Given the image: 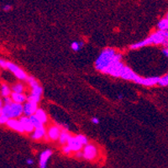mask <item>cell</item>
Returning <instances> with one entry per match:
<instances>
[{"label": "cell", "instance_id": "obj_35", "mask_svg": "<svg viewBox=\"0 0 168 168\" xmlns=\"http://www.w3.org/2000/svg\"><path fill=\"white\" fill-rule=\"evenodd\" d=\"M26 164L27 165H33L34 164V161L31 159V158H28V159H26Z\"/></svg>", "mask_w": 168, "mask_h": 168}, {"label": "cell", "instance_id": "obj_1", "mask_svg": "<svg viewBox=\"0 0 168 168\" xmlns=\"http://www.w3.org/2000/svg\"><path fill=\"white\" fill-rule=\"evenodd\" d=\"M150 45H168V42L166 36H164L163 31L158 30L151 34L148 38L141 41H139L137 43H135L130 45V49L137 50L145 46H148Z\"/></svg>", "mask_w": 168, "mask_h": 168}, {"label": "cell", "instance_id": "obj_31", "mask_svg": "<svg viewBox=\"0 0 168 168\" xmlns=\"http://www.w3.org/2000/svg\"><path fill=\"white\" fill-rule=\"evenodd\" d=\"M91 121H92V123H93L94 124H99V122H100L99 119H98V118H97V117H93V118H92Z\"/></svg>", "mask_w": 168, "mask_h": 168}, {"label": "cell", "instance_id": "obj_9", "mask_svg": "<svg viewBox=\"0 0 168 168\" xmlns=\"http://www.w3.org/2000/svg\"><path fill=\"white\" fill-rule=\"evenodd\" d=\"M139 76L135 72L133 71L132 69H130L129 66H124L121 71V73H120V78L124 80H128V81H133L135 82V80L137 79V77Z\"/></svg>", "mask_w": 168, "mask_h": 168}, {"label": "cell", "instance_id": "obj_26", "mask_svg": "<svg viewBox=\"0 0 168 168\" xmlns=\"http://www.w3.org/2000/svg\"><path fill=\"white\" fill-rule=\"evenodd\" d=\"M77 138L83 146H86L88 144V139L83 135H77Z\"/></svg>", "mask_w": 168, "mask_h": 168}, {"label": "cell", "instance_id": "obj_22", "mask_svg": "<svg viewBox=\"0 0 168 168\" xmlns=\"http://www.w3.org/2000/svg\"><path fill=\"white\" fill-rule=\"evenodd\" d=\"M30 120L31 123L33 124V126L35 127V129L40 128V127H42L43 126V124L40 121V120L36 117V115H32L30 117Z\"/></svg>", "mask_w": 168, "mask_h": 168}, {"label": "cell", "instance_id": "obj_12", "mask_svg": "<svg viewBox=\"0 0 168 168\" xmlns=\"http://www.w3.org/2000/svg\"><path fill=\"white\" fill-rule=\"evenodd\" d=\"M66 145L70 147V149H71L72 152H78V151H81V150H82L83 147V146L79 142V140H77V136H71Z\"/></svg>", "mask_w": 168, "mask_h": 168}, {"label": "cell", "instance_id": "obj_19", "mask_svg": "<svg viewBox=\"0 0 168 168\" xmlns=\"http://www.w3.org/2000/svg\"><path fill=\"white\" fill-rule=\"evenodd\" d=\"M71 135H70V134L67 132L66 130H62V133H61V135H60V137H59V142L63 145V146H65L67 144V142L69 140V139L71 137Z\"/></svg>", "mask_w": 168, "mask_h": 168}, {"label": "cell", "instance_id": "obj_20", "mask_svg": "<svg viewBox=\"0 0 168 168\" xmlns=\"http://www.w3.org/2000/svg\"><path fill=\"white\" fill-rule=\"evenodd\" d=\"M157 27L158 30L161 31H168V19L166 18L161 19L158 22Z\"/></svg>", "mask_w": 168, "mask_h": 168}, {"label": "cell", "instance_id": "obj_5", "mask_svg": "<svg viewBox=\"0 0 168 168\" xmlns=\"http://www.w3.org/2000/svg\"><path fill=\"white\" fill-rule=\"evenodd\" d=\"M121 57H122L121 55L118 54L116 59L107 67L104 71H103V73L109 74V75L114 77H120L121 71H122L123 67L124 66L123 62H121Z\"/></svg>", "mask_w": 168, "mask_h": 168}, {"label": "cell", "instance_id": "obj_37", "mask_svg": "<svg viewBox=\"0 0 168 168\" xmlns=\"http://www.w3.org/2000/svg\"><path fill=\"white\" fill-rule=\"evenodd\" d=\"M166 19H168V13H167V16H166Z\"/></svg>", "mask_w": 168, "mask_h": 168}, {"label": "cell", "instance_id": "obj_38", "mask_svg": "<svg viewBox=\"0 0 168 168\" xmlns=\"http://www.w3.org/2000/svg\"><path fill=\"white\" fill-rule=\"evenodd\" d=\"M2 114V109H0V115Z\"/></svg>", "mask_w": 168, "mask_h": 168}, {"label": "cell", "instance_id": "obj_28", "mask_svg": "<svg viewBox=\"0 0 168 168\" xmlns=\"http://www.w3.org/2000/svg\"><path fill=\"white\" fill-rule=\"evenodd\" d=\"M8 121H9V119H8L6 116H4V115L3 114L0 115V124H7Z\"/></svg>", "mask_w": 168, "mask_h": 168}, {"label": "cell", "instance_id": "obj_21", "mask_svg": "<svg viewBox=\"0 0 168 168\" xmlns=\"http://www.w3.org/2000/svg\"><path fill=\"white\" fill-rule=\"evenodd\" d=\"M11 89L9 88L7 84H2V87H1V94L4 97H9L11 95Z\"/></svg>", "mask_w": 168, "mask_h": 168}, {"label": "cell", "instance_id": "obj_16", "mask_svg": "<svg viewBox=\"0 0 168 168\" xmlns=\"http://www.w3.org/2000/svg\"><path fill=\"white\" fill-rule=\"evenodd\" d=\"M46 134H47L46 129H45L44 126H42V127H40V128L35 129V130L31 134V138L33 140H39L40 139L44 138L45 136H46Z\"/></svg>", "mask_w": 168, "mask_h": 168}, {"label": "cell", "instance_id": "obj_6", "mask_svg": "<svg viewBox=\"0 0 168 168\" xmlns=\"http://www.w3.org/2000/svg\"><path fill=\"white\" fill-rule=\"evenodd\" d=\"M83 159L86 161H92L97 157L98 155V150H97V146H94L93 144H88L84 146L83 150Z\"/></svg>", "mask_w": 168, "mask_h": 168}, {"label": "cell", "instance_id": "obj_30", "mask_svg": "<svg viewBox=\"0 0 168 168\" xmlns=\"http://www.w3.org/2000/svg\"><path fill=\"white\" fill-rule=\"evenodd\" d=\"M76 157L78 159H83V151H78L76 152Z\"/></svg>", "mask_w": 168, "mask_h": 168}, {"label": "cell", "instance_id": "obj_7", "mask_svg": "<svg viewBox=\"0 0 168 168\" xmlns=\"http://www.w3.org/2000/svg\"><path fill=\"white\" fill-rule=\"evenodd\" d=\"M7 69H9V71L12 73L14 74V76L19 80H27L28 79V76L27 74L23 71L20 67H19L17 65H15L14 63L12 62H7Z\"/></svg>", "mask_w": 168, "mask_h": 168}, {"label": "cell", "instance_id": "obj_23", "mask_svg": "<svg viewBox=\"0 0 168 168\" xmlns=\"http://www.w3.org/2000/svg\"><path fill=\"white\" fill-rule=\"evenodd\" d=\"M13 93H23L25 91V87L22 83H16L12 87Z\"/></svg>", "mask_w": 168, "mask_h": 168}, {"label": "cell", "instance_id": "obj_15", "mask_svg": "<svg viewBox=\"0 0 168 168\" xmlns=\"http://www.w3.org/2000/svg\"><path fill=\"white\" fill-rule=\"evenodd\" d=\"M19 121L21 122V124L23 125V128L25 129V132L27 133H32L35 130V127L33 126V124L31 123L30 120V117H20V120Z\"/></svg>", "mask_w": 168, "mask_h": 168}, {"label": "cell", "instance_id": "obj_3", "mask_svg": "<svg viewBox=\"0 0 168 168\" xmlns=\"http://www.w3.org/2000/svg\"><path fill=\"white\" fill-rule=\"evenodd\" d=\"M24 114V107L22 104L11 103L9 104H4L2 108V114L6 116L9 120L16 119L21 117Z\"/></svg>", "mask_w": 168, "mask_h": 168}, {"label": "cell", "instance_id": "obj_13", "mask_svg": "<svg viewBox=\"0 0 168 168\" xmlns=\"http://www.w3.org/2000/svg\"><path fill=\"white\" fill-rule=\"evenodd\" d=\"M23 107H24V114L27 117H30L32 115L35 114L37 109H38V107H37L36 103L29 102V101L25 103Z\"/></svg>", "mask_w": 168, "mask_h": 168}, {"label": "cell", "instance_id": "obj_34", "mask_svg": "<svg viewBox=\"0 0 168 168\" xmlns=\"http://www.w3.org/2000/svg\"><path fill=\"white\" fill-rule=\"evenodd\" d=\"M162 53H163L164 56H166L167 57H168V46H167L166 48H164L162 50Z\"/></svg>", "mask_w": 168, "mask_h": 168}, {"label": "cell", "instance_id": "obj_2", "mask_svg": "<svg viewBox=\"0 0 168 168\" xmlns=\"http://www.w3.org/2000/svg\"><path fill=\"white\" fill-rule=\"evenodd\" d=\"M117 56H118V54L116 53V51L114 49H104L100 53V55L97 56V60L95 62L96 69L97 71L103 72L112 62L114 61L117 57Z\"/></svg>", "mask_w": 168, "mask_h": 168}, {"label": "cell", "instance_id": "obj_36", "mask_svg": "<svg viewBox=\"0 0 168 168\" xmlns=\"http://www.w3.org/2000/svg\"><path fill=\"white\" fill-rule=\"evenodd\" d=\"M118 97H119V99H122V98H123V95H122V94H120V95L118 96Z\"/></svg>", "mask_w": 168, "mask_h": 168}, {"label": "cell", "instance_id": "obj_25", "mask_svg": "<svg viewBox=\"0 0 168 168\" xmlns=\"http://www.w3.org/2000/svg\"><path fill=\"white\" fill-rule=\"evenodd\" d=\"M158 85L161 86V87H167L168 86V73L167 74H166L165 76H163V77H161L160 78L159 83H158Z\"/></svg>", "mask_w": 168, "mask_h": 168}, {"label": "cell", "instance_id": "obj_10", "mask_svg": "<svg viewBox=\"0 0 168 168\" xmlns=\"http://www.w3.org/2000/svg\"><path fill=\"white\" fill-rule=\"evenodd\" d=\"M52 155V150H45L41 152L39 161V168H47V163L49 159Z\"/></svg>", "mask_w": 168, "mask_h": 168}, {"label": "cell", "instance_id": "obj_27", "mask_svg": "<svg viewBox=\"0 0 168 168\" xmlns=\"http://www.w3.org/2000/svg\"><path fill=\"white\" fill-rule=\"evenodd\" d=\"M62 152L65 154V155H70L71 154V150L70 149V147L67 146V145H65V146H63L62 147Z\"/></svg>", "mask_w": 168, "mask_h": 168}, {"label": "cell", "instance_id": "obj_24", "mask_svg": "<svg viewBox=\"0 0 168 168\" xmlns=\"http://www.w3.org/2000/svg\"><path fill=\"white\" fill-rule=\"evenodd\" d=\"M83 46V42L81 41H74L71 45V48L74 51H79L81 49Z\"/></svg>", "mask_w": 168, "mask_h": 168}, {"label": "cell", "instance_id": "obj_17", "mask_svg": "<svg viewBox=\"0 0 168 168\" xmlns=\"http://www.w3.org/2000/svg\"><path fill=\"white\" fill-rule=\"evenodd\" d=\"M10 97H11V99L13 103H19V104L25 103L27 101V97L24 93H12L10 95Z\"/></svg>", "mask_w": 168, "mask_h": 168}, {"label": "cell", "instance_id": "obj_32", "mask_svg": "<svg viewBox=\"0 0 168 168\" xmlns=\"http://www.w3.org/2000/svg\"><path fill=\"white\" fill-rule=\"evenodd\" d=\"M13 103L12 99H11V97H4V104H9V103Z\"/></svg>", "mask_w": 168, "mask_h": 168}, {"label": "cell", "instance_id": "obj_4", "mask_svg": "<svg viewBox=\"0 0 168 168\" xmlns=\"http://www.w3.org/2000/svg\"><path fill=\"white\" fill-rule=\"evenodd\" d=\"M27 82H28V83L30 84L31 88V93L30 95L27 97V101L37 104L38 103L40 102V98H41L43 89L39 84V83L36 81V78H34L33 77H28Z\"/></svg>", "mask_w": 168, "mask_h": 168}, {"label": "cell", "instance_id": "obj_8", "mask_svg": "<svg viewBox=\"0 0 168 168\" xmlns=\"http://www.w3.org/2000/svg\"><path fill=\"white\" fill-rule=\"evenodd\" d=\"M159 77H138L137 79L135 81V83L142 86H146V87H153L155 85H158L160 81Z\"/></svg>", "mask_w": 168, "mask_h": 168}, {"label": "cell", "instance_id": "obj_33", "mask_svg": "<svg viewBox=\"0 0 168 168\" xmlns=\"http://www.w3.org/2000/svg\"><path fill=\"white\" fill-rule=\"evenodd\" d=\"M11 9H12V7H11V5L9 4H6L4 6V8H3V9L4 10V11H6V12H8V11H9V10H11Z\"/></svg>", "mask_w": 168, "mask_h": 168}, {"label": "cell", "instance_id": "obj_29", "mask_svg": "<svg viewBox=\"0 0 168 168\" xmlns=\"http://www.w3.org/2000/svg\"><path fill=\"white\" fill-rule=\"evenodd\" d=\"M7 62L3 59H0V67L2 68H7Z\"/></svg>", "mask_w": 168, "mask_h": 168}, {"label": "cell", "instance_id": "obj_14", "mask_svg": "<svg viewBox=\"0 0 168 168\" xmlns=\"http://www.w3.org/2000/svg\"><path fill=\"white\" fill-rule=\"evenodd\" d=\"M7 125L9 126V128L12 129L13 130L17 131L19 133H24L25 132V129L23 128V125L21 124V122L18 120H15V119H11L9 120Z\"/></svg>", "mask_w": 168, "mask_h": 168}, {"label": "cell", "instance_id": "obj_18", "mask_svg": "<svg viewBox=\"0 0 168 168\" xmlns=\"http://www.w3.org/2000/svg\"><path fill=\"white\" fill-rule=\"evenodd\" d=\"M35 115H36V117L40 120V122H41L43 124H45V123L47 122V120H48L46 113H45L43 109H38L37 111L36 112Z\"/></svg>", "mask_w": 168, "mask_h": 168}, {"label": "cell", "instance_id": "obj_11", "mask_svg": "<svg viewBox=\"0 0 168 168\" xmlns=\"http://www.w3.org/2000/svg\"><path fill=\"white\" fill-rule=\"evenodd\" d=\"M61 133H62V130L58 126H56V125L51 126L48 130H47L46 138H48L51 140H58Z\"/></svg>", "mask_w": 168, "mask_h": 168}]
</instances>
